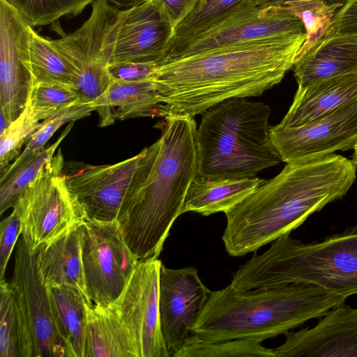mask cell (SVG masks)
Segmentation results:
<instances>
[{
	"label": "cell",
	"instance_id": "cell-2",
	"mask_svg": "<svg viewBox=\"0 0 357 357\" xmlns=\"http://www.w3.org/2000/svg\"><path fill=\"white\" fill-rule=\"evenodd\" d=\"M357 163L335 153L286 163L275 177L225 213L222 236L232 257L255 252L301 225L353 185Z\"/></svg>",
	"mask_w": 357,
	"mask_h": 357
},
{
	"label": "cell",
	"instance_id": "cell-24",
	"mask_svg": "<svg viewBox=\"0 0 357 357\" xmlns=\"http://www.w3.org/2000/svg\"><path fill=\"white\" fill-rule=\"evenodd\" d=\"M264 180L257 176L215 178L197 176L187 191L182 214L192 211L203 215L226 213L252 193Z\"/></svg>",
	"mask_w": 357,
	"mask_h": 357
},
{
	"label": "cell",
	"instance_id": "cell-3",
	"mask_svg": "<svg viewBox=\"0 0 357 357\" xmlns=\"http://www.w3.org/2000/svg\"><path fill=\"white\" fill-rule=\"evenodd\" d=\"M165 119L159 125L157 155L128 190L116 218L126 245L138 260L158 258L197 176L194 117L169 114Z\"/></svg>",
	"mask_w": 357,
	"mask_h": 357
},
{
	"label": "cell",
	"instance_id": "cell-36",
	"mask_svg": "<svg viewBox=\"0 0 357 357\" xmlns=\"http://www.w3.org/2000/svg\"><path fill=\"white\" fill-rule=\"evenodd\" d=\"M21 221L17 211L3 218L0 224V280H4L10 254L21 235Z\"/></svg>",
	"mask_w": 357,
	"mask_h": 357
},
{
	"label": "cell",
	"instance_id": "cell-22",
	"mask_svg": "<svg viewBox=\"0 0 357 357\" xmlns=\"http://www.w3.org/2000/svg\"><path fill=\"white\" fill-rule=\"evenodd\" d=\"M33 251L38 271L47 287H71L90 300L85 285L79 227Z\"/></svg>",
	"mask_w": 357,
	"mask_h": 357
},
{
	"label": "cell",
	"instance_id": "cell-14",
	"mask_svg": "<svg viewBox=\"0 0 357 357\" xmlns=\"http://www.w3.org/2000/svg\"><path fill=\"white\" fill-rule=\"evenodd\" d=\"M270 135L285 163L354 149L357 144V98L301 126H271Z\"/></svg>",
	"mask_w": 357,
	"mask_h": 357
},
{
	"label": "cell",
	"instance_id": "cell-40",
	"mask_svg": "<svg viewBox=\"0 0 357 357\" xmlns=\"http://www.w3.org/2000/svg\"><path fill=\"white\" fill-rule=\"evenodd\" d=\"M303 0H255V5L259 8L280 7L284 4ZM331 2L344 3L346 0H326Z\"/></svg>",
	"mask_w": 357,
	"mask_h": 357
},
{
	"label": "cell",
	"instance_id": "cell-43",
	"mask_svg": "<svg viewBox=\"0 0 357 357\" xmlns=\"http://www.w3.org/2000/svg\"><path fill=\"white\" fill-rule=\"evenodd\" d=\"M354 150L353 160L357 163V144L354 146Z\"/></svg>",
	"mask_w": 357,
	"mask_h": 357
},
{
	"label": "cell",
	"instance_id": "cell-11",
	"mask_svg": "<svg viewBox=\"0 0 357 357\" xmlns=\"http://www.w3.org/2000/svg\"><path fill=\"white\" fill-rule=\"evenodd\" d=\"M86 293L95 304L114 303L139 260L126 245L116 220H86L79 227Z\"/></svg>",
	"mask_w": 357,
	"mask_h": 357
},
{
	"label": "cell",
	"instance_id": "cell-38",
	"mask_svg": "<svg viewBox=\"0 0 357 357\" xmlns=\"http://www.w3.org/2000/svg\"><path fill=\"white\" fill-rule=\"evenodd\" d=\"M335 33H357V0H346L337 11L329 35Z\"/></svg>",
	"mask_w": 357,
	"mask_h": 357
},
{
	"label": "cell",
	"instance_id": "cell-5",
	"mask_svg": "<svg viewBox=\"0 0 357 357\" xmlns=\"http://www.w3.org/2000/svg\"><path fill=\"white\" fill-rule=\"evenodd\" d=\"M292 283L320 287L349 297L357 294V229L303 243L290 233L240 266L230 285L237 290Z\"/></svg>",
	"mask_w": 357,
	"mask_h": 357
},
{
	"label": "cell",
	"instance_id": "cell-31",
	"mask_svg": "<svg viewBox=\"0 0 357 357\" xmlns=\"http://www.w3.org/2000/svg\"><path fill=\"white\" fill-rule=\"evenodd\" d=\"M342 3L326 0H303L279 7L293 13L304 24L306 38L298 54L329 35L332 20Z\"/></svg>",
	"mask_w": 357,
	"mask_h": 357
},
{
	"label": "cell",
	"instance_id": "cell-10",
	"mask_svg": "<svg viewBox=\"0 0 357 357\" xmlns=\"http://www.w3.org/2000/svg\"><path fill=\"white\" fill-rule=\"evenodd\" d=\"M160 141L123 161L105 165L64 162L63 175L70 192L83 207L86 220H116L128 190L155 158Z\"/></svg>",
	"mask_w": 357,
	"mask_h": 357
},
{
	"label": "cell",
	"instance_id": "cell-29",
	"mask_svg": "<svg viewBox=\"0 0 357 357\" xmlns=\"http://www.w3.org/2000/svg\"><path fill=\"white\" fill-rule=\"evenodd\" d=\"M262 340L241 338L208 342L190 335L173 357H276L275 349L264 347Z\"/></svg>",
	"mask_w": 357,
	"mask_h": 357
},
{
	"label": "cell",
	"instance_id": "cell-41",
	"mask_svg": "<svg viewBox=\"0 0 357 357\" xmlns=\"http://www.w3.org/2000/svg\"><path fill=\"white\" fill-rule=\"evenodd\" d=\"M111 6L119 9L125 10L139 6L149 0H104Z\"/></svg>",
	"mask_w": 357,
	"mask_h": 357
},
{
	"label": "cell",
	"instance_id": "cell-27",
	"mask_svg": "<svg viewBox=\"0 0 357 357\" xmlns=\"http://www.w3.org/2000/svg\"><path fill=\"white\" fill-rule=\"evenodd\" d=\"M29 68L33 82H50L75 88L77 73L74 68L54 47L51 40L40 36L33 28L29 43Z\"/></svg>",
	"mask_w": 357,
	"mask_h": 357
},
{
	"label": "cell",
	"instance_id": "cell-33",
	"mask_svg": "<svg viewBox=\"0 0 357 357\" xmlns=\"http://www.w3.org/2000/svg\"><path fill=\"white\" fill-rule=\"evenodd\" d=\"M26 102L39 121L73 105L86 103L74 87L43 82L32 83Z\"/></svg>",
	"mask_w": 357,
	"mask_h": 357
},
{
	"label": "cell",
	"instance_id": "cell-21",
	"mask_svg": "<svg viewBox=\"0 0 357 357\" xmlns=\"http://www.w3.org/2000/svg\"><path fill=\"white\" fill-rule=\"evenodd\" d=\"M99 115L100 126L118 119L167 116L153 79L127 82L111 79L106 91L91 103Z\"/></svg>",
	"mask_w": 357,
	"mask_h": 357
},
{
	"label": "cell",
	"instance_id": "cell-28",
	"mask_svg": "<svg viewBox=\"0 0 357 357\" xmlns=\"http://www.w3.org/2000/svg\"><path fill=\"white\" fill-rule=\"evenodd\" d=\"M70 122L57 140L40 152L29 157L6 176L0 178V214L16 204L20 195L35 179L44 165L54 155L56 149L71 130Z\"/></svg>",
	"mask_w": 357,
	"mask_h": 357
},
{
	"label": "cell",
	"instance_id": "cell-17",
	"mask_svg": "<svg viewBox=\"0 0 357 357\" xmlns=\"http://www.w3.org/2000/svg\"><path fill=\"white\" fill-rule=\"evenodd\" d=\"M174 29L156 0L121 10L109 64L123 62L159 64L173 37Z\"/></svg>",
	"mask_w": 357,
	"mask_h": 357
},
{
	"label": "cell",
	"instance_id": "cell-42",
	"mask_svg": "<svg viewBox=\"0 0 357 357\" xmlns=\"http://www.w3.org/2000/svg\"><path fill=\"white\" fill-rule=\"evenodd\" d=\"M11 123L4 115L2 110L0 109V132L3 131L6 128L9 126Z\"/></svg>",
	"mask_w": 357,
	"mask_h": 357
},
{
	"label": "cell",
	"instance_id": "cell-8",
	"mask_svg": "<svg viewBox=\"0 0 357 357\" xmlns=\"http://www.w3.org/2000/svg\"><path fill=\"white\" fill-rule=\"evenodd\" d=\"M121 10L104 0L92 3L90 17L70 33L56 30L59 39L51 40L77 73L75 88L86 103H91L108 88V72L114 47Z\"/></svg>",
	"mask_w": 357,
	"mask_h": 357
},
{
	"label": "cell",
	"instance_id": "cell-30",
	"mask_svg": "<svg viewBox=\"0 0 357 357\" xmlns=\"http://www.w3.org/2000/svg\"><path fill=\"white\" fill-rule=\"evenodd\" d=\"M255 1L197 0L191 12L174 27L172 39L204 31Z\"/></svg>",
	"mask_w": 357,
	"mask_h": 357
},
{
	"label": "cell",
	"instance_id": "cell-26",
	"mask_svg": "<svg viewBox=\"0 0 357 357\" xmlns=\"http://www.w3.org/2000/svg\"><path fill=\"white\" fill-rule=\"evenodd\" d=\"M0 357H34L24 316L5 279L0 280Z\"/></svg>",
	"mask_w": 357,
	"mask_h": 357
},
{
	"label": "cell",
	"instance_id": "cell-1",
	"mask_svg": "<svg viewBox=\"0 0 357 357\" xmlns=\"http://www.w3.org/2000/svg\"><path fill=\"white\" fill-rule=\"evenodd\" d=\"M306 32L252 41L158 65L167 115L195 117L229 99L259 96L292 69Z\"/></svg>",
	"mask_w": 357,
	"mask_h": 357
},
{
	"label": "cell",
	"instance_id": "cell-13",
	"mask_svg": "<svg viewBox=\"0 0 357 357\" xmlns=\"http://www.w3.org/2000/svg\"><path fill=\"white\" fill-rule=\"evenodd\" d=\"M158 258L139 260L119 298L114 303L128 328L137 357H169L161 328Z\"/></svg>",
	"mask_w": 357,
	"mask_h": 357
},
{
	"label": "cell",
	"instance_id": "cell-9",
	"mask_svg": "<svg viewBox=\"0 0 357 357\" xmlns=\"http://www.w3.org/2000/svg\"><path fill=\"white\" fill-rule=\"evenodd\" d=\"M306 32L301 20L279 7L242 8L198 34L172 39L162 63L243 43Z\"/></svg>",
	"mask_w": 357,
	"mask_h": 357
},
{
	"label": "cell",
	"instance_id": "cell-20",
	"mask_svg": "<svg viewBox=\"0 0 357 357\" xmlns=\"http://www.w3.org/2000/svg\"><path fill=\"white\" fill-rule=\"evenodd\" d=\"M357 98V72L330 77L298 87L280 125L301 126Z\"/></svg>",
	"mask_w": 357,
	"mask_h": 357
},
{
	"label": "cell",
	"instance_id": "cell-32",
	"mask_svg": "<svg viewBox=\"0 0 357 357\" xmlns=\"http://www.w3.org/2000/svg\"><path fill=\"white\" fill-rule=\"evenodd\" d=\"M31 26L50 24L65 15L76 16L95 0H3Z\"/></svg>",
	"mask_w": 357,
	"mask_h": 357
},
{
	"label": "cell",
	"instance_id": "cell-25",
	"mask_svg": "<svg viewBox=\"0 0 357 357\" xmlns=\"http://www.w3.org/2000/svg\"><path fill=\"white\" fill-rule=\"evenodd\" d=\"M47 287L55 324L69 357H84L88 307L93 303L75 288Z\"/></svg>",
	"mask_w": 357,
	"mask_h": 357
},
{
	"label": "cell",
	"instance_id": "cell-12",
	"mask_svg": "<svg viewBox=\"0 0 357 357\" xmlns=\"http://www.w3.org/2000/svg\"><path fill=\"white\" fill-rule=\"evenodd\" d=\"M8 284L29 328L34 357H69L55 324L48 287L38 271L35 252L22 234L15 245L13 273Z\"/></svg>",
	"mask_w": 357,
	"mask_h": 357
},
{
	"label": "cell",
	"instance_id": "cell-19",
	"mask_svg": "<svg viewBox=\"0 0 357 357\" xmlns=\"http://www.w3.org/2000/svg\"><path fill=\"white\" fill-rule=\"evenodd\" d=\"M292 70L298 87L357 72V33L328 35L298 54Z\"/></svg>",
	"mask_w": 357,
	"mask_h": 357
},
{
	"label": "cell",
	"instance_id": "cell-16",
	"mask_svg": "<svg viewBox=\"0 0 357 357\" xmlns=\"http://www.w3.org/2000/svg\"><path fill=\"white\" fill-rule=\"evenodd\" d=\"M210 291L194 267L172 269L162 264L159 312L162 335L170 356L190 336L196 316Z\"/></svg>",
	"mask_w": 357,
	"mask_h": 357
},
{
	"label": "cell",
	"instance_id": "cell-18",
	"mask_svg": "<svg viewBox=\"0 0 357 357\" xmlns=\"http://www.w3.org/2000/svg\"><path fill=\"white\" fill-rule=\"evenodd\" d=\"M284 335L276 357H357V307L336 306L314 327Z\"/></svg>",
	"mask_w": 357,
	"mask_h": 357
},
{
	"label": "cell",
	"instance_id": "cell-34",
	"mask_svg": "<svg viewBox=\"0 0 357 357\" xmlns=\"http://www.w3.org/2000/svg\"><path fill=\"white\" fill-rule=\"evenodd\" d=\"M93 111L94 109L90 103H82L64 109L43 121L23 151L3 172L1 177L7 176L29 157L43 150L45 144L61 126L86 117Z\"/></svg>",
	"mask_w": 357,
	"mask_h": 357
},
{
	"label": "cell",
	"instance_id": "cell-7",
	"mask_svg": "<svg viewBox=\"0 0 357 357\" xmlns=\"http://www.w3.org/2000/svg\"><path fill=\"white\" fill-rule=\"evenodd\" d=\"M61 150L20 195L13 208L21 221V234L32 250L79 228L85 211L67 187Z\"/></svg>",
	"mask_w": 357,
	"mask_h": 357
},
{
	"label": "cell",
	"instance_id": "cell-23",
	"mask_svg": "<svg viewBox=\"0 0 357 357\" xmlns=\"http://www.w3.org/2000/svg\"><path fill=\"white\" fill-rule=\"evenodd\" d=\"M84 357H137L130 333L114 303L89 306Z\"/></svg>",
	"mask_w": 357,
	"mask_h": 357
},
{
	"label": "cell",
	"instance_id": "cell-37",
	"mask_svg": "<svg viewBox=\"0 0 357 357\" xmlns=\"http://www.w3.org/2000/svg\"><path fill=\"white\" fill-rule=\"evenodd\" d=\"M157 63L123 62L109 64L108 72L111 79L139 82L153 79Z\"/></svg>",
	"mask_w": 357,
	"mask_h": 357
},
{
	"label": "cell",
	"instance_id": "cell-4",
	"mask_svg": "<svg viewBox=\"0 0 357 357\" xmlns=\"http://www.w3.org/2000/svg\"><path fill=\"white\" fill-rule=\"evenodd\" d=\"M347 298L311 284L237 290L230 284L211 291L191 328L208 342L241 338L262 341L321 318Z\"/></svg>",
	"mask_w": 357,
	"mask_h": 357
},
{
	"label": "cell",
	"instance_id": "cell-15",
	"mask_svg": "<svg viewBox=\"0 0 357 357\" xmlns=\"http://www.w3.org/2000/svg\"><path fill=\"white\" fill-rule=\"evenodd\" d=\"M32 28L0 0V109L10 123L24 109L33 83L29 68Z\"/></svg>",
	"mask_w": 357,
	"mask_h": 357
},
{
	"label": "cell",
	"instance_id": "cell-39",
	"mask_svg": "<svg viewBox=\"0 0 357 357\" xmlns=\"http://www.w3.org/2000/svg\"><path fill=\"white\" fill-rule=\"evenodd\" d=\"M156 1L174 27L191 12L197 1V0Z\"/></svg>",
	"mask_w": 357,
	"mask_h": 357
},
{
	"label": "cell",
	"instance_id": "cell-6",
	"mask_svg": "<svg viewBox=\"0 0 357 357\" xmlns=\"http://www.w3.org/2000/svg\"><path fill=\"white\" fill-rule=\"evenodd\" d=\"M269 105L243 98L224 101L202 114L197 130V175L252 178L282 160L271 141Z\"/></svg>",
	"mask_w": 357,
	"mask_h": 357
},
{
	"label": "cell",
	"instance_id": "cell-35",
	"mask_svg": "<svg viewBox=\"0 0 357 357\" xmlns=\"http://www.w3.org/2000/svg\"><path fill=\"white\" fill-rule=\"evenodd\" d=\"M40 125L26 102L24 109L8 128L0 132V176L21 153Z\"/></svg>",
	"mask_w": 357,
	"mask_h": 357
}]
</instances>
